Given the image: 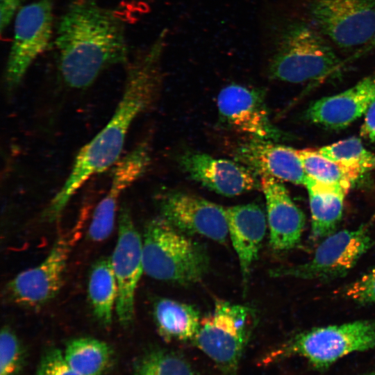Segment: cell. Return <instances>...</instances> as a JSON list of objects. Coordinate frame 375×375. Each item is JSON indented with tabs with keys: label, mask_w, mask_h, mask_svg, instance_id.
Returning a JSON list of instances; mask_svg holds the SVG:
<instances>
[{
	"label": "cell",
	"mask_w": 375,
	"mask_h": 375,
	"mask_svg": "<svg viewBox=\"0 0 375 375\" xmlns=\"http://www.w3.org/2000/svg\"><path fill=\"white\" fill-rule=\"evenodd\" d=\"M235 158L256 175L306 185L308 176L297 149L254 138L239 146Z\"/></svg>",
	"instance_id": "obj_17"
},
{
	"label": "cell",
	"mask_w": 375,
	"mask_h": 375,
	"mask_svg": "<svg viewBox=\"0 0 375 375\" xmlns=\"http://www.w3.org/2000/svg\"><path fill=\"white\" fill-rule=\"evenodd\" d=\"M55 0H34L17 12L5 70L8 88H16L32 63L49 47Z\"/></svg>",
	"instance_id": "obj_9"
},
{
	"label": "cell",
	"mask_w": 375,
	"mask_h": 375,
	"mask_svg": "<svg viewBox=\"0 0 375 375\" xmlns=\"http://www.w3.org/2000/svg\"><path fill=\"white\" fill-rule=\"evenodd\" d=\"M375 97V74L367 76L351 88L323 97L307 110L313 123L333 129L343 128L365 115Z\"/></svg>",
	"instance_id": "obj_18"
},
{
	"label": "cell",
	"mask_w": 375,
	"mask_h": 375,
	"mask_svg": "<svg viewBox=\"0 0 375 375\" xmlns=\"http://www.w3.org/2000/svg\"><path fill=\"white\" fill-rule=\"evenodd\" d=\"M35 375H81L66 361L63 352L51 347L42 356Z\"/></svg>",
	"instance_id": "obj_29"
},
{
	"label": "cell",
	"mask_w": 375,
	"mask_h": 375,
	"mask_svg": "<svg viewBox=\"0 0 375 375\" xmlns=\"http://www.w3.org/2000/svg\"><path fill=\"white\" fill-rule=\"evenodd\" d=\"M85 215L73 227L59 235L47 256L38 265L27 269L12 278L5 288L11 302L38 308L53 299L60 291L67 260L83 228Z\"/></svg>",
	"instance_id": "obj_8"
},
{
	"label": "cell",
	"mask_w": 375,
	"mask_h": 375,
	"mask_svg": "<svg viewBox=\"0 0 375 375\" xmlns=\"http://www.w3.org/2000/svg\"><path fill=\"white\" fill-rule=\"evenodd\" d=\"M266 202L269 244L277 251L295 248L301 240L305 215L294 203L282 182L269 176L260 178Z\"/></svg>",
	"instance_id": "obj_15"
},
{
	"label": "cell",
	"mask_w": 375,
	"mask_h": 375,
	"mask_svg": "<svg viewBox=\"0 0 375 375\" xmlns=\"http://www.w3.org/2000/svg\"><path fill=\"white\" fill-rule=\"evenodd\" d=\"M361 126V135L371 142H375V97L370 103Z\"/></svg>",
	"instance_id": "obj_30"
},
{
	"label": "cell",
	"mask_w": 375,
	"mask_h": 375,
	"mask_svg": "<svg viewBox=\"0 0 375 375\" xmlns=\"http://www.w3.org/2000/svg\"><path fill=\"white\" fill-rule=\"evenodd\" d=\"M125 15L100 0H70L55 33L59 73L70 88L90 86L107 68L126 64Z\"/></svg>",
	"instance_id": "obj_2"
},
{
	"label": "cell",
	"mask_w": 375,
	"mask_h": 375,
	"mask_svg": "<svg viewBox=\"0 0 375 375\" xmlns=\"http://www.w3.org/2000/svg\"><path fill=\"white\" fill-rule=\"evenodd\" d=\"M88 294L95 318L102 325L109 326L112 323L118 297L117 283L110 258H101L92 267Z\"/></svg>",
	"instance_id": "obj_22"
},
{
	"label": "cell",
	"mask_w": 375,
	"mask_h": 375,
	"mask_svg": "<svg viewBox=\"0 0 375 375\" xmlns=\"http://www.w3.org/2000/svg\"><path fill=\"white\" fill-rule=\"evenodd\" d=\"M366 375H375V370L367 374Z\"/></svg>",
	"instance_id": "obj_32"
},
{
	"label": "cell",
	"mask_w": 375,
	"mask_h": 375,
	"mask_svg": "<svg viewBox=\"0 0 375 375\" xmlns=\"http://www.w3.org/2000/svg\"><path fill=\"white\" fill-rule=\"evenodd\" d=\"M144 272L162 281L190 285L200 281L210 266L204 247L159 216L145 226Z\"/></svg>",
	"instance_id": "obj_4"
},
{
	"label": "cell",
	"mask_w": 375,
	"mask_h": 375,
	"mask_svg": "<svg viewBox=\"0 0 375 375\" xmlns=\"http://www.w3.org/2000/svg\"><path fill=\"white\" fill-rule=\"evenodd\" d=\"M264 28L266 44L271 45L272 78L292 83L319 81L341 65L331 46L305 23L289 21L278 26L266 22Z\"/></svg>",
	"instance_id": "obj_3"
},
{
	"label": "cell",
	"mask_w": 375,
	"mask_h": 375,
	"mask_svg": "<svg viewBox=\"0 0 375 375\" xmlns=\"http://www.w3.org/2000/svg\"><path fill=\"white\" fill-rule=\"evenodd\" d=\"M372 222L352 230L327 236L316 249L311 260L296 265L272 269L274 277L328 281L345 276L372 246Z\"/></svg>",
	"instance_id": "obj_7"
},
{
	"label": "cell",
	"mask_w": 375,
	"mask_h": 375,
	"mask_svg": "<svg viewBox=\"0 0 375 375\" xmlns=\"http://www.w3.org/2000/svg\"><path fill=\"white\" fill-rule=\"evenodd\" d=\"M307 189L311 214L312 235L315 239L334 233L343 213L344 201L349 190L307 178Z\"/></svg>",
	"instance_id": "obj_20"
},
{
	"label": "cell",
	"mask_w": 375,
	"mask_h": 375,
	"mask_svg": "<svg viewBox=\"0 0 375 375\" xmlns=\"http://www.w3.org/2000/svg\"><path fill=\"white\" fill-rule=\"evenodd\" d=\"M256 312L251 307L216 300L214 308L201 318L193 344L220 369L233 374L256 324Z\"/></svg>",
	"instance_id": "obj_6"
},
{
	"label": "cell",
	"mask_w": 375,
	"mask_h": 375,
	"mask_svg": "<svg viewBox=\"0 0 375 375\" xmlns=\"http://www.w3.org/2000/svg\"><path fill=\"white\" fill-rule=\"evenodd\" d=\"M23 360L19 340L10 328L3 326L0 334V375H17Z\"/></svg>",
	"instance_id": "obj_27"
},
{
	"label": "cell",
	"mask_w": 375,
	"mask_h": 375,
	"mask_svg": "<svg viewBox=\"0 0 375 375\" xmlns=\"http://www.w3.org/2000/svg\"><path fill=\"white\" fill-rule=\"evenodd\" d=\"M373 349L375 322L358 320L300 333L267 356L264 362L299 356L315 367L323 369L349 353Z\"/></svg>",
	"instance_id": "obj_5"
},
{
	"label": "cell",
	"mask_w": 375,
	"mask_h": 375,
	"mask_svg": "<svg viewBox=\"0 0 375 375\" xmlns=\"http://www.w3.org/2000/svg\"><path fill=\"white\" fill-rule=\"evenodd\" d=\"M308 177L327 185L342 187L347 190L354 185L353 178L337 162L320 153L318 150H297Z\"/></svg>",
	"instance_id": "obj_25"
},
{
	"label": "cell",
	"mask_w": 375,
	"mask_h": 375,
	"mask_svg": "<svg viewBox=\"0 0 375 375\" xmlns=\"http://www.w3.org/2000/svg\"><path fill=\"white\" fill-rule=\"evenodd\" d=\"M370 44L375 46V37L373 38V40L370 42Z\"/></svg>",
	"instance_id": "obj_31"
},
{
	"label": "cell",
	"mask_w": 375,
	"mask_h": 375,
	"mask_svg": "<svg viewBox=\"0 0 375 375\" xmlns=\"http://www.w3.org/2000/svg\"><path fill=\"white\" fill-rule=\"evenodd\" d=\"M342 294L360 304L375 303V266L346 285L342 290Z\"/></svg>",
	"instance_id": "obj_28"
},
{
	"label": "cell",
	"mask_w": 375,
	"mask_h": 375,
	"mask_svg": "<svg viewBox=\"0 0 375 375\" xmlns=\"http://www.w3.org/2000/svg\"><path fill=\"white\" fill-rule=\"evenodd\" d=\"M317 150L340 165L356 182L363 174L375 169V153L367 149L356 137L338 141Z\"/></svg>",
	"instance_id": "obj_24"
},
{
	"label": "cell",
	"mask_w": 375,
	"mask_h": 375,
	"mask_svg": "<svg viewBox=\"0 0 375 375\" xmlns=\"http://www.w3.org/2000/svg\"><path fill=\"white\" fill-rule=\"evenodd\" d=\"M153 316L158 334L166 342L192 341L201 320L194 306L168 298L155 302Z\"/></svg>",
	"instance_id": "obj_21"
},
{
	"label": "cell",
	"mask_w": 375,
	"mask_h": 375,
	"mask_svg": "<svg viewBox=\"0 0 375 375\" xmlns=\"http://www.w3.org/2000/svg\"><path fill=\"white\" fill-rule=\"evenodd\" d=\"M228 232L247 285L267 229V216L256 203L226 207Z\"/></svg>",
	"instance_id": "obj_19"
},
{
	"label": "cell",
	"mask_w": 375,
	"mask_h": 375,
	"mask_svg": "<svg viewBox=\"0 0 375 375\" xmlns=\"http://www.w3.org/2000/svg\"><path fill=\"white\" fill-rule=\"evenodd\" d=\"M217 103L220 117L234 130L262 140L281 138L283 133L269 119L260 91L231 84L221 90Z\"/></svg>",
	"instance_id": "obj_13"
},
{
	"label": "cell",
	"mask_w": 375,
	"mask_h": 375,
	"mask_svg": "<svg viewBox=\"0 0 375 375\" xmlns=\"http://www.w3.org/2000/svg\"><path fill=\"white\" fill-rule=\"evenodd\" d=\"M110 260L118 288L117 318L122 325L127 326L134 318L135 291L144 265L142 238L126 208L119 211L118 238Z\"/></svg>",
	"instance_id": "obj_11"
},
{
	"label": "cell",
	"mask_w": 375,
	"mask_h": 375,
	"mask_svg": "<svg viewBox=\"0 0 375 375\" xmlns=\"http://www.w3.org/2000/svg\"><path fill=\"white\" fill-rule=\"evenodd\" d=\"M160 217L181 232L219 243L228 236L225 208L202 197L173 191L159 199Z\"/></svg>",
	"instance_id": "obj_12"
},
{
	"label": "cell",
	"mask_w": 375,
	"mask_h": 375,
	"mask_svg": "<svg viewBox=\"0 0 375 375\" xmlns=\"http://www.w3.org/2000/svg\"><path fill=\"white\" fill-rule=\"evenodd\" d=\"M308 11L319 31L341 48H352L375 37V0H308Z\"/></svg>",
	"instance_id": "obj_10"
},
{
	"label": "cell",
	"mask_w": 375,
	"mask_h": 375,
	"mask_svg": "<svg viewBox=\"0 0 375 375\" xmlns=\"http://www.w3.org/2000/svg\"><path fill=\"white\" fill-rule=\"evenodd\" d=\"M179 163L190 178L221 195L234 197L260 188L256 175L238 161L190 151L180 157Z\"/></svg>",
	"instance_id": "obj_14"
},
{
	"label": "cell",
	"mask_w": 375,
	"mask_h": 375,
	"mask_svg": "<svg viewBox=\"0 0 375 375\" xmlns=\"http://www.w3.org/2000/svg\"><path fill=\"white\" fill-rule=\"evenodd\" d=\"M167 30L150 46L137 51L126 64L124 90L106 125L76 155L64 184L44 210L49 222L60 217L71 198L94 175L119 160L128 132L137 117L153 101L160 83V59Z\"/></svg>",
	"instance_id": "obj_1"
},
{
	"label": "cell",
	"mask_w": 375,
	"mask_h": 375,
	"mask_svg": "<svg viewBox=\"0 0 375 375\" xmlns=\"http://www.w3.org/2000/svg\"><path fill=\"white\" fill-rule=\"evenodd\" d=\"M149 161L148 146L142 143L116 163L110 188L92 216L88 230L91 240L101 242L109 237L114 228L119 197L143 174Z\"/></svg>",
	"instance_id": "obj_16"
},
{
	"label": "cell",
	"mask_w": 375,
	"mask_h": 375,
	"mask_svg": "<svg viewBox=\"0 0 375 375\" xmlns=\"http://www.w3.org/2000/svg\"><path fill=\"white\" fill-rule=\"evenodd\" d=\"M133 375H194V372L182 356L167 350L155 349L139 360Z\"/></svg>",
	"instance_id": "obj_26"
},
{
	"label": "cell",
	"mask_w": 375,
	"mask_h": 375,
	"mask_svg": "<svg viewBox=\"0 0 375 375\" xmlns=\"http://www.w3.org/2000/svg\"><path fill=\"white\" fill-rule=\"evenodd\" d=\"M64 357L70 367L81 375H102L108 367L113 354L104 341L82 337L66 344Z\"/></svg>",
	"instance_id": "obj_23"
}]
</instances>
